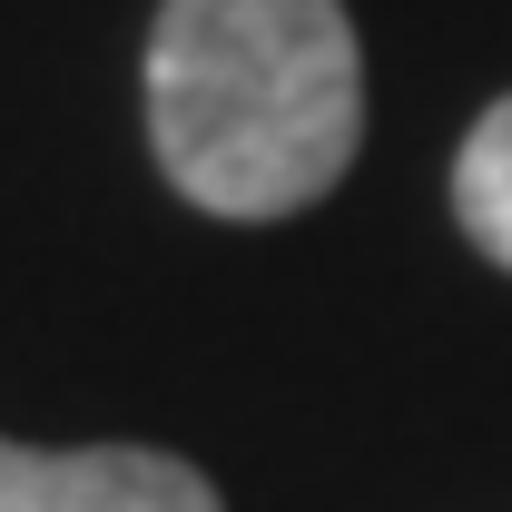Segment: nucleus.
<instances>
[{"instance_id": "obj_1", "label": "nucleus", "mask_w": 512, "mask_h": 512, "mask_svg": "<svg viewBox=\"0 0 512 512\" xmlns=\"http://www.w3.org/2000/svg\"><path fill=\"white\" fill-rule=\"evenodd\" d=\"M365 138V50L345 0H158L148 148L207 217L316 207Z\"/></svg>"}, {"instance_id": "obj_2", "label": "nucleus", "mask_w": 512, "mask_h": 512, "mask_svg": "<svg viewBox=\"0 0 512 512\" xmlns=\"http://www.w3.org/2000/svg\"><path fill=\"white\" fill-rule=\"evenodd\" d=\"M0 512H227L217 483L158 444H79L40 453L0 434Z\"/></svg>"}, {"instance_id": "obj_3", "label": "nucleus", "mask_w": 512, "mask_h": 512, "mask_svg": "<svg viewBox=\"0 0 512 512\" xmlns=\"http://www.w3.org/2000/svg\"><path fill=\"white\" fill-rule=\"evenodd\" d=\"M453 217H463V237L512 266V99H493L473 138H463V158H453Z\"/></svg>"}]
</instances>
